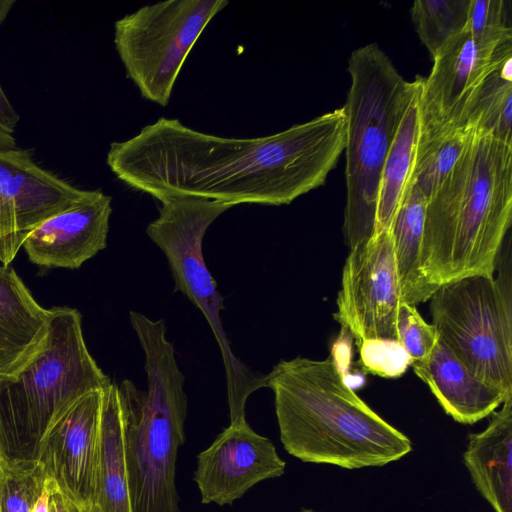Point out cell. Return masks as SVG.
Wrapping results in <instances>:
<instances>
[{
	"mask_svg": "<svg viewBox=\"0 0 512 512\" xmlns=\"http://www.w3.org/2000/svg\"><path fill=\"white\" fill-rule=\"evenodd\" d=\"M346 131L343 107L256 138L216 136L161 117L112 142L106 162L125 185L161 203L195 197L280 206L324 184Z\"/></svg>",
	"mask_w": 512,
	"mask_h": 512,
	"instance_id": "obj_1",
	"label": "cell"
},
{
	"mask_svg": "<svg viewBox=\"0 0 512 512\" xmlns=\"http://www.w3.org/2000/svg\"><path fill=\"white\" fill-rule=\"evenodd\" d=\"M265 383L274 393L281 442L303 462L378 467L412 450L410 439L355 393L334 360L282 359Z\"/></svg>",
	"mask_w": 512,
	"mask_h": 512,
	"instance_id": "obj_2",
	"label": "cell"
},
{
	"mask_svg": "<svg viewBox=\"0 0 512 512\" xmlns=\"http://www.w3.org/2000/svg\"><path fill=\"white\" fill-rule=\"evenodd\" d=\"M512 219V145L474 128L459 160L427 200L421 268L439 286L494 276Z\"/></svg>",
	"mask_w": 512,
	"mask_h": 512,
	"instance_id": "obj_3",
	"label": "cell"
},
{
	"mask_svg": "<svg viewBox=\"0 0 512 512\" xmlns=\"http://www.w3.org/2000/svg\"><path fill=\"white\" fill-rule=\"evenodd\" d=\"M143 349L147 390L125 379L119 387L132 512H180L175 486L178 448L185 440V377L166 338L163 319L129 311Z\"/></svg>",
	"mask_w": 512,
	"mask_h": 512,
	"instance_id": "obj_4",
	"label": "cell"
},
{
	"mask_svg": "<svg viewBox=\"0 0 512 512\" xmlns=\"http://www.w3.org/2000/svg\"><path fill=\"white\" fill-rule=\"evenodd\" d=\"M346 102V205L343 236L350 248L376 236L380 176L397 128L420 76L406 81L375 43L355 49L348 60Z\"/></svg>",
	"mask_w": 512,
	"mask_h": 512,
	"instance_id": "obj_5",
	"label": "cell"
},
{
	"mask_svg": "<svg viewBox=\"0 0 512 512\" xmlns=\"http://www.w3.org/2000/svg\"><path fill=\"white\" fill-rule=\"evenodd\" d=\"M46 341L13 377H0V456L35 459L50 422L81 396L104 389V374L86 346L80 313L49 309Z\"/></svg>",
	"mask_w": 512,
	"mask_h": 512,
	"instance_id": "obj_6",
	"label": "cell"
},
{
	"mask_svg": "<svg viewBox=\"0 0 512 512\" xmlns=\"http://www.w3.org/2000/svg\"><path fill=\"white\" fill-rule=\"evenodd\" d=\"M232 207L229 203L195 197L167 200L162 203L158 217L148 224L146 234L167 259L174 291L184 294L201 311L213 332L225 368L230 423H239L246 421L248 397L266 387V374L252 371L232 352L220 315L224 299L202 251L209 226Z\"/></svg>",
	"mask_w": 512,
	"mask_h": 512,
	"instance_id": "obj_7",
	"label": "cell"
},
{
	"mask_svg": "<svg viewBox=\"0 0 512 512\" xmlns=\"http://www.w3.org/2000/svg\"><path fill=\"white\" fill-rule=\"evenodd\" d=\"M501 264L497 278H460L439 286L428 301L431 324L458 360L512 392V276L510 260Z\"/></svg>",
	"mask_w": 512,
	"mask_h": 512,
	"instance_id": "obj_8",
	"label": "cell"
},
{
	"mask_svg": "<svg viewBox=\"0 0 512 512\" xmlns=\"http://www.w3.org/2000/svg\"><path fill=\"white\" fill-rule=\"evenodd\" d=\"M226 0H168L140 7L114 24V45L141 96L167 106L198 38Z\"/></svg>",
	"mask_w": 512,
	"mask_h": 512,
	"instance_id": "obj_9",
	"label": "cell"
},
{
	"mask_svg": "<svg viewBox=\"0 0 512 512\" xmlns=\"http://www.w3.org/2000/svg\"><path fill=\"white\" fill-rule=\"evenodd\" d=\"M401 303L390 231L350 248L333 316L356 345L369 339L398 340L396 321Z\"/></svg>",
	"mask_w": 512,
	"mask_h": 512,
	"instance_id": "obj_10",
	"label": "cell"
},
{
	"mask_svg": "<svg viewBox=\"0 0 512 512\" xmlns=\"http://www.w3.org/2000/svg\"><path fill=\"white\" fill-rule=\"evenodd\" d=\"M85 193L36 164L29 150L0 149V263L8 266L39 224Z\"/></svg>",
	"mask_w": 512,
	"mask_h": 512,
	"instance_id": "obj_11",
	"label": "cell"
},
{
	"mask_svg": "<svg viewBox=\"0 0 512 512\" xmlns=\"http://www.w3.org/2000/svg\"><path fill=\"white\" fill-rule=\"evenodd\" d=\"M102 392L93 390L62 410L46 428L36 455L47 477L85 512L95 491Z\"/></svg>",
	"mask_w": 512,
	"mask_h": 512,
	"instance_id": "obj_12",
	"label": "cell"
},
{
	"mask_svg": "<svg viewBox=\"0 0 512 512\" xmlns=\"http://www.w3.org/2000/svg\"><path fill=\"white\" fill-rule=\"evenodd\" d=\"M285 466L273 443L247 421L230 423L197 456L194 480L203 504L224 506L241 498L256 483L283 475Z\"/></svg>",
	"mask_w": 512,
	"mask_h": 512,
	"instance_id": "obj_13",
	"label": "cell"
},
{
	"mask_svg": "<svg viewBox=\"0 0 512 512\" xmlns=\"http://www.w3.org/2000/svg\"><path fill=\"white\" fill-rule=\"evenodd\" d=\"M512 42L494 53L477 48L467 30L452 38L433 58V67L422 78L419 93L423 121L467 126L477 93L499 55Z\"/></svg>",
	"mask_w": 512,
	"mask_h": 512,
	"instance_id": "obj_14",
	"label": "cell"
},
{
	"mask_svg": "<svg viewBox=\"0 0 512 512\" xmlns=\"http://www.w3.org/2000/svg\"><path fill=\"white\" fill-rule=\"evenodd\" d=\"M111 200L100 189L86 190L79 200L39 224L23 243L30 261L75 269L106 248Z\"/></svg>",
	"mask_w": 512,
	"mask_h": 512,
	"instance_id": "obj_15",
	"label": "cell"
},
{
	"mask_svg": "<svg viewBox=\"0 0 512 512\" xmlns=\"http://www.w3.org/2000/svg\"><path fill=\"white\" fill-rule=\"evenodd\" d=\"M411 367L445 413L460 424L488 417L512 395L471 373L441 339L426 361Z\"/></svg>",
	"mask_w": 512,
	"mask_h": 512,
	"instance_id": "obj_16",
	"label": "cell"
},
{
	"mask_svg": "<svg viewBox=\"0 0 512 512\" xmlns=\"http://www.w3.org/2000/svg\"><path fill=\"white\" fill-rule=\"evenodd\" d=\"M50 311L40 306L25 284L0 263V377H13L43 347Z\"/></svg>",
	"mask_w": 512,
	"mask_h": 512,
	"instance_id": "obj_17",
	"label": "cell"
},
{
	"mask_svg": "<svg viewBox=\"0 0 512 512\" xmlns=\"http://www.w3.org/2000/svg\"><path fill=\"white\" fill-rule=\"evenodd\" d=\"M464 464L495 512H512V395L492 413L488 426L468 435Z\"/></svg>",
	"mask_w": 512,
	"mask_h": 512,
	"instance_id": "obj_18",
	"label": "cell"
},
{
	"mask_svg": "<svg viewBox=\"0 0 512 512\" xmlns=\"http://www.w3.org/2000/svg\"><path fill=\"white\" fill-rule=\"evenodd\" d=\"M88 512H132L124 448L123 413L116 383L102 392L95 491Z\"/></svg>",
	"mask_w": 512,
	"mask_h": 512,
	"instance_id": "obj_19",
	"label": "cell"
},
{
	"mask_svg": "<svg viewBox=\"0 0 512 512\" xmlns=\"http://www.w3.org/2000/svg\"><path fill=\"white\" fill-rule=\"evenodd\" d=\"M427 198L411 180L389 229L402 302L412 306L428 301L435 290L421 268V249Z\"/></svg>",
	"mask_w": 512,
	"mask_h": 512,
	"instance_id": "obj_20",
	"label": "cell"
},
{
	"mask_svg": "<svg viewBox=\"0 0 512 512\" xmlns=\"http://www.w3.org/2000/svg\"><path fill=\"white\" fill-rule=\"evenodd\" d=\"M422 78L404 111L383 165L376 206V235L390 229L411 180L420 130Z\"/></svg>",
	"mask_w": 512,
	"mask_h": 512,
	"instance_id": "obj_21",
	"label": "cell"
},
{
	"mask_svg": "<svg viewBox=\"0 0 512 512\" xmlns=\"http://www.w3.org/2000/svg\"><path fill=\"white\" fill-rule=\"evenodd\" d=\"M474 127L452 126L423 121L416 148L411 181L427 200L451 172L465 147Z\"/></svg>",
	"mask_w": 512,
	"mask_h": 512,
	"instance_id": "obj_22",
	"label": "cell"
},
{
	"mask_svg": "<svg viewBox=\"0 0 512 512\" xmlns=\"http://www.w3.org/2000/svg\"><path fill=\"white\" fill-rule=\"evenodd\" d=\"M467 126L512 145V46L499 55L482 83Z\"/></svg>",
	"mask_w": 512,
	"mask_h": 512,
	"instance_id": "obj_23",
	"label": "cell"
},
{
	"mask_svg": "<svg viewBox=\"0 0 512 512\" xmlns=\"http://www.w3.org/2000/svg\"><path fill=\"white\" fill-rule=\"evenodd\" d=\"M470 0H416L410 15L432 59L455 36L466 30Z\"/></svg>",
	"mask_w": 512,
	"mask_h": 512,
	"instance_id": "obj_24",
	"label": "cell"
},
{
	"mask_svg": "<svg viewBox=\"0 0 512 512\" xmlns=\"http://www.w3.org/2000/svg\"><path fill=\"white\" fill-rule=\"evenodd\" d=\"M47 479L36 458L0 456V512H31Z\"/></svg>",
	"mask_w": 512,
	"mask_h": 512,
	"instance_id": "obj_25",
	"label": "cell"
},
{
	"mask_svg": "<svg viewBox=\"0 0 512 512\" xmlns=\"http://www.w3.org/2000/svg\"><path fill=\"white\" fill-rule=\"evenodd\" d=\"M510 0H470L466 30L477 48L494 53L512 42Z\"/></svg>",
	"mask_w": 512,
	"mask_h": 512,
	"instance_id": "obj_26",
	"label": "cell"
},
{
	"mask_svg": "<svg viewBox=\"0 0 512 512\" xmlns=\"http://www.w3.org/2000/svg\"><path fill=\"white\" fill-rule=\"evenodd\" d=\"M396 328L398 341L410 357V366L426 361L439 339L435 327L422 318L415 306L402 302Z\"/></svg>",
	"mask_w": 512,
	"mask_h": 512,
	"instance_id": "obj_27",
	"label": "cell"
},
{
	"mask_svg": "<svg viewBox=\"0 0 512 512\" xmlns=\"http://www.w3.org/2000/svg\"><path fill=\"white\" fill-rule=\"evenodd\" d=\"M357 347L361 365L367 373L396 378L411 365L408 353L398 340L369 339Z\"/></svg>",
	"mask_w": 512,
	"mask_h": 512,
	"instance_id": "obj_28",
	"label": "cell"
},
{
	"mask_svg": "<svg viewBox=\"0 0 512 512\" xmlns=\"http://www.w3.org/2000/svg\"><path fill=\"white\" fill-rule=\"evenodd\" d=\"M50 479V512H85Z\"/></svg>",
	"mask_w": 512,
	"mask_h": 512,
	"instance_id": "obj_29",
	"label": "cell"
},
{
	"mask_svg": "<svg viewBox=\"0 0 512 512\" xmlns=\"http://www.w3.org/2000/svg\"><path fill=\"white\" fill-rule=\"evenodd\" d=\"M19 115L11 105L0 85V126L14 134Z\"/></svg>",
	"mask_w": 512,
	"mask_h": 512,
	"instance_id": "obj_30",
	"label": "cell"
},
{
	"mask_svg": "<svg viewBox=\"0 0 512 512\" xmlns=\"http://www.w3.org/2000/svg\"><path fill=\"white\" fill-rule=\"evenodd\" d=\"M31 512H50V479H47L46 485L34 504Z\"/></svg>",
	"mask_w": 512,
	"mask_h": 512,
	"instance_id": "obj_31",
	"label": "cell"
},
{
	"mask_svg": "<svg viewBox=\"0 0 512 512\" xmlns=\"http://www.w3.org/2000/svg\"><path fill=\"white\" fill-rule=\"evenodd\" d=\"M17 148L16 139L13 134L0 126V149Z\"/></svg>",
	"mask_w": 512,
	"mask_h": 512,
	"instance_id": "obj_32",
	"label": "cell"
},
{
	"mask_svg": "<svg viewBox=\"0 0 512 512\" xmlns=\"http://www.w3.org/2000/svg\"><path fill=\"white\" fill-rule=\"evenodd\" d=\"M14 4L13 0H0V24L6 19Z\"/></svg>",
	"mask_w": 512,
	"mask_h": 512,
	"instance_id": "obj_33",
	"label": "cell"
},
{
	"mask_svg": "<svg viewBox=\"0 0 512 512\" xmlns=\"http://www.w3.org/2000/svg\"><path fill=\"white\" fill-rule=\"evenodd\" d=\"M301 512H315V511H313L311 509H303V510H301Z\"/></svg>",
	"mask_w": 512,
	"mask_h": 512,
	"instance_id": "obj_34",
	"label": "cell"
}]
</instances>
